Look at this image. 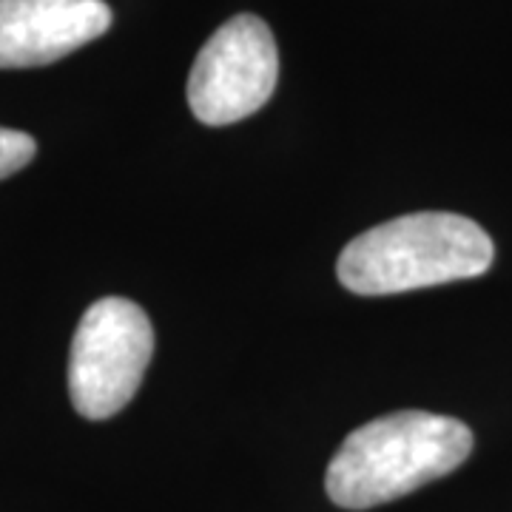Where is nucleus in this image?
<instances>
[{"label":"nucleus","instance_id":"obj_5","mask_svg":"<svg viewBox=\"0 0 512 512\" xmlns=\"http://www.w3.org/2000/svg\"><path fill=\"white\" fill-rule=\"evenodd\" d=\"M109 29L103 0H0V69L49 66Z\"/></svg>","mask_w":512,"mask_h":512},{"label":"nucleus","instance_id":"obj_4","mask_svg":"<svg viewBox=\"0 0 512 512\" xmlns=\"http://www.w3.org/2000/svg\"><path fill=\"white\" fill-rule=\"evenodd\" d=\"M279 52L268 23L237 15L222 23L188 74V106L205 126H231L262 109L276 89Z\"/></svg>","mask_w":512,"mask_h":512},{"label":"nucleus","instance_id":"obj_6","mask_svg":"<svg viewBox=\"0 0 512 512\" xmlns=\"http://www.w3.org/2000/svg\"><path fill=\"white\" fill-rule=\"evenodd\" d=\"M35 154V137H29L26 131L0 128V180L18 174L20 168H26V165L35 160Z\"/></svg>","mask_w":512,"mask_h":512},{"label":"nucleus","instance_id":"obj_3","mask_svg":"<svg viewBox=\"0 0 512 512\" xmlns=\"http://www.w3.org/2000/svg\"><path fill=\"white\" fill-rule=\"evenodd\" d=\"M154 356L146 311L123 296L97 299L83 313L69 350V396L83 419L117 416L140 390Z\"/></svg>","mask_w":512,"mask_h":512},{"label":"nucleus","instance_id":"obj_1","mask_svg":"<svg viewBox=\"0 0 512 512\" xmlns=\"http://www.w3.org/2000/svg\"><path fill=\"white\" fill-rule=\"evenodd\" d=\"M473 453L464 421L399 410L353 430L325 473L328 498L342 510H370L458 470Z\"/></svg>","mask_w":512,"mask_h":512},{"label":"nucleus","instance_id":"obj_2","mask_svg":"<svg viewBox=\"0 0 512 512\" xmlns=\"http://www.w3.org/2000/svg\"><path fill=\"white\" fill-rule=\"evenodd\" d=\"M493 259V239L478 222L450 211H416L350 239L336 274L350 293L390 296L476 279Z\"/></svg>","mask_w":512,"mask_h":512}]
</instances>
